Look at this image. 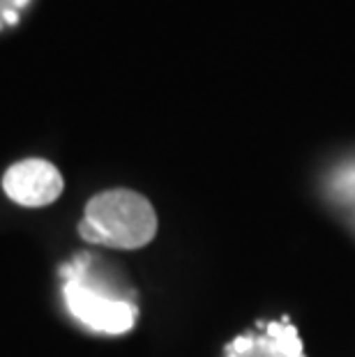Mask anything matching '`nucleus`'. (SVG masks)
Returning <instances> with one entry per match:
<instances>
[{
    "label": "nucleus",
    "instance_id": "nucleus-3",
    "mask_svg": "<svg viewBox=\"0 0 355 357\" xmlns=\"http://www.w3.org/2000/svg\"><path fill=\"white\" fill-rule=\"evenodd\" d=\"M3 189L14 203L26 208H44L63 194V176L44 159H24L5 173Z\"/></svg>",
    "mask_w": 355,
    "mask_h": 357
},
{
    "label": "nucleus",
    "instance_id": "nucleus-1",
    "mask_svg": "<svg viewBox=\"0 0 355 357\" xmlns=\"http://www.w3.org/2000/svg\"><path fill=\"white\" fill-rule=\"evenodd\" d=\"M63 298L70 314L88 330L125 334L137 323V302L116 284L100 258L81 254L63 268Z\"/></svg>",
    "mask_w": 355,
    "mask_h": 357
},
{
    "label": "nucleus",
    "instance_id": "nucleus-5",
    "mask_svg": "<svg viewBox=\"0 0 355 357\" xmlns=\"http://www.w3.org/2000/svg\"><path fill=\"white\" fill-rule=\"evenodd\" d=\"M7 3H10L12 10H17V7H24V5H28V0H7Z\"/></svg>",
    "mask_w": 355,
    "mask_h": 357
},
{
    "label": "nucleus",
    "instance_id": "nucleus-2",
    "mask_svg": "<svg viewBox=\"0 0 355 357\" xmlns=\"http://www.w3.org/2000/svg\"><path fill=\"white\" fill-rule=\"evenodd\" d=\"M157 215L153 205L132 189H109L93 196L79 224V235L90 245L141 249L153 242Z\"/></svg>",
    "mask_w": 355,
    "mask_h": 357
},
{
    "label": "nucleus",
    "instance_id": "nucleus-4",
    "mask_svg": "<svg viewBox=\"0 0 355 357\" xmlns=\"http://www.w3.org/2000/svg\"><path fill=\"white\" fill-rule=\"evenodd\" d=\"M224 357H305L298 330L291 323L275 321L259 332L240 334L226 346Z\"/></svg>",
    "mask_w": 355,
    "mask_h": 357
}]
</instances>
